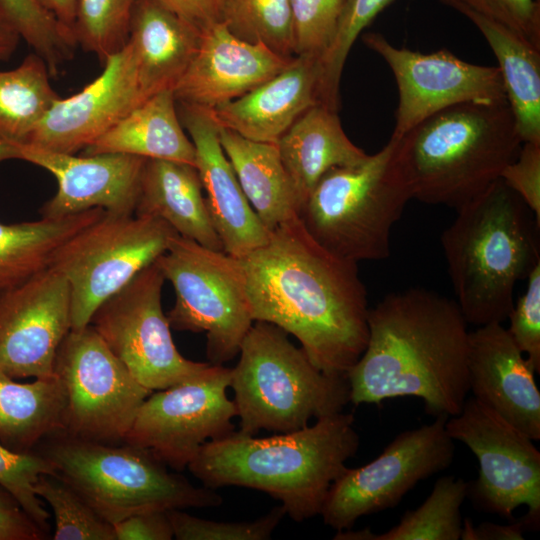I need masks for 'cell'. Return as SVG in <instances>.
<instances>
[{"label":"cell","instance_id":"obj_4","mask_svg":"<svg viewBox=\"0 0 540 540\" xmlns=\"http://www.w3.org/2000/svg\"><path fill=\"white\" fill-rule=\"evenodd\" d=\"M456 211L441 235L455 302L468 324L503 323L516 283L540 261V225L501 179Z\"/></svg>","mask_w":540,"mask_h":540},{"label":"cell","instance_id":"obj_1","mask_svg":"<svg viewBox=\"0 0 540 540\" xmlns=\"http://www.w3.org/2000/svg\"><path fill=\"white\" fill-rule=\"evenodd\" d=\"M240 261L254 321L295 336L322 372L346 376L369 336L367 291L357 263L320 245L299 217L272 230Z\"/></svg>","mask_w":540,"mask_h":540},{"label":"cell","instance_id":"obj_31","mask_svg":"<svg viewBox=\"0 0 540 540\" xmlns=\"http://www.w3.org/2000/svg\"><path fill=\"white\" fill-rule=\"evenodd\" d=\"M106 212L93 208L60 218L0 222V294L49 269L58 249Z\"/></svg>","mask_w":540,"mask_h":540},{"label":"cell","instance_id":"obj_43","mask_svg":"<svg viewBox=\"0 0 540 540\" xmlns=\"http://www.w3.org/2000/svg\"><path fill=\"white\" fill-rule=\"evenodd\" d=\"M540 48L539 0H457Z\"/></svg>","mask_w":540,"mask_h":540},{"label":"cell","instance_id":"obj_20","mask_svg":"<svg viewBox=\"0 0 540 540\" xmlns=\"http://www.w3.org/2000/svg\"><path fill=\"white\" fill-rule=\"evenodd\" d=\"M292 58L242 40L218 21L201 31L196 54L173 93L179 103L213 109L274 77Z\"/></svg>","mask_w":540,"mask_h":540},{"label":"cell","instance_id":"obj_19","mask_svg":"<svg viewBox=\"0 0 540 540\" xmlns=\"http://www.w3.org/2000/svg\"><path fill=\"white\" fill-rule=\"evenodd\" d=\"M17 159L50 172L57 191L40 209L41 217L60 218L93 208L134 214L146 158L103 153L63 154L29 144H16Z\"/></svg>","mask_w":540,"mask_h":540},{"label":"cell","instance_id":"obj_46","mask_svg":"<svg viewBox=\"0 0 540 540\" xmlns=\"http://www.w3.org/2000/svg\"><path fill=\"white\" fill-rule=\"evenodd\" d=\"M48 536L13 495L0 486V540H43Z\"/></svg>","mask_w":540,"mask_h":540},{"label":"cell","instance_id":"obj_39","mask_svg":"<svg viewBox=\"0 0 540 540\" xmlns=\"http://www.w3.org/2000/svg\"><path fill=\"white\" fill-rule=\"evenodd\" d=\"M56 473L53 464L37 451L14 452L0 443V486L19 502L26 513L49 534V513L34 492L41 474Z\"/></svg>","mask_w":540,"mask_h":540},{"label":"cell","instance_id":"obj_26","mask_svg":"<svg viewBox=\"0 0 540 540\" xmlns=\"http://www.w3.org/2000/svg\"><path fill=\"white\" fill-rule=\"evenodd\" d=\"M276 144L300 209L326 172L368 155L348 138L337 111L321 103L305 111Z\"/></svg>","mask_w":540,"mask_h":540},{"label":"cell","instance_id":"obj_17","mask_svg":"<svg viewBox=\"0 0 540 540\" xmlns=\"http://www.w3.org/2000/svg\"><path fill=\"white\" fill-rule=\"evenodd\" d=\"M71 329V288L53 268L0 294V370L13 379L53 375Z\"/></svg>","mask_w":540,"mask_h":540},{"label":"cell","instance_id":"obj_35","mask_svg":"<svg viewBox=\"0 0 540 540\" xmlns=\"http://www.w3.org/2000/svg\"><path fill=\"white\" fill-rule=\"evenodd\" d=\"M0 18L45 61L51 75L73 58L78 44L72 30L35 0H0Z\"/></svg>","mask_w":540,"mask_h":540},{"label":"cell","instance_id":"obj_9","mask_svg":"<svg viewBox=\"0 0 540 540\" xmlns=\"http://www.w3.org/2000/svg\"><path fill=\"white\" fill-rule=\"evenodd\" d=\"M155 263L176 294L170 327L206 332L210 364L232 360L254 323L240 258L176 233Z\"/></svg>","mask_w":540,"mask_h":540},{"label":"cell","instance_id":"obj_21","mask_svg":"<svg viewBox=\"0 0 540 540\" xmlns=\"http://www.w3.org/2000/svg\"><path fill=\"white\" fill-rule=\"evenodd\" d=\"M535 374L502 323L469 331V392L533 441L540 440V392Z\"/></svg>","mask_w":540,"mask_h":540},{"label":"cell","instance_id":"obj_14","mask_svg":"<svg viewBox=\"0 0 540 540\" xmlns=\"http://www.w3.org/2000/svg\"><path fill=\"white\" fill-rule=\"evenodd\" d=\"M448 418L440 415L403 431L373 461L347 467L327 493L324 523L336 531L350 529L358 518L395 507L418 482L448 468L455 453Z\"/></svg>","mask_w":540,"mask_h":540},{"label":"cell","instance_id":"obj_40","mask_svg":"<svg viewBox=\"0 0 540 540\" xmlns=\"http://www.w3.org/2000/svg\"><path fill=\"white\" fill-rule=\"evenodd\" d=\"M174 538L178 540H266L286 515L285 508L274 507L266 515L243 522H217L195 517L182 511H167Z\"/></svg>","mask_w":540,"mask_h":540},{"label":"cell","instance_id":"obj_33","mask_svg":"<svg viewBox=\"0 0 540 540\" xmlns=\"http://www.w3.org/2000/svg\"><path fill=\"white\" fill-rule=\"evenodd\" d=\"M469 483L454 476L439 478L430 495L416 509L408 510L400 522L372 540H459L463 520L461 506Z\"/></svg>","mask_w":540,"mask_h":540},{"label":"cell","instance_id":"obj_32","mask_svg":"<svg viewBox=\"0 0 540 540\" xmlns=\"http://www.w3.org/2000/svg\"><path fill=\"white\" fill-rule=\"evenodd\" d=\"M51 73L36 53L14 69L0 71V142L25 144L60 98L50 83Z\"/></svg>","mask_w":540,"mask_h":540},{"label":"cell","instance_id":"obj_11","mask_svg":"<svg viewBox=\"0 0 540 540\" xmlns=\"http://www.w3.org/2000/svg\"><path fill=\"white\" fill-rule=\"evenodd\" d=\"M66 394L63 432L84 440L120 444L144 400L140 384L89 324L71 329L55 358Z\"/></svg>","mask_w":540,"mask_h":540},{"label":"cell","instance_id":"obj_44","mask_svg":"<svg viewBox=\"0 0 540 540\" xmlns=\"http://www.w3.org/2000/svg\"><path fill=\"white\" fill-rule=\"evenodd\" d=\"M500 179L522 199L540 225V142H523Z\"/></svg>","mask_w":540,"mask_h":540},{"label":"cell","instance_id":"obj_29","mask_svg":"<svg viewBox=\"0 0 540 540\" xmlns=\"http://www.w3.org/2000/svg\"><path fill=\"white\" fill-rule=\"evenodd\" d=\"M219 127V126H218ZM219 140L251 207L272 231L299 214V202L276 143L219 127Z\"/></svg>","mask_w":540,"mask_h":540},{"label":"cell","instance_id":"obj_51","mask_svg":"<svg viewBox=\"0 0 540 540\" xmlns=\"http://www.w3.org/2000/svg\"><path fill=\"white\" fill-rule=\"evenodd\" d=\"M9 159H17L16 145L0 142V163Z\"/></svg>","mask_w":540,"mask_h":540},{"label":"cell","instance_id":"obj_45","mask_svg":"<svg viewBox=\"0 0 540 540\" xmlns=\"http://www.w3.org/2000/svg\"><path fill=\"white\" fill-rule=\"evenodd\" d=\"M167 511H144L114 523L116 540H170L174 538Z\"/></svg>","mask_w":540,"mask_h":540},{"label":"cell","instance_id":"obj_47","mask_svg":"<svg viewBox=\"0 0 540 540\" xmlns=\"http://www.w3.org/2000/svg\"><path fill=\"white\" fill-rule=\"evenodd\" d=\"M200 31L221 21L224 0H157Z\"/></svg>","mask_w":540,"mask_h":540},{"label":"cell","instance_id":"obj_25","mask_svg":"<svg viewBox=\"0 0 540 540\" xmlns=\"http://www.w3.org/2000/svg\"><path fill=\"white\" fill-rule=\"evenodd\" d=\"M195 166L165 159H147L134 214L157 217L179 235L204 247L223 251L212 224Z\"/></svg>","mask_w":540,"mask_h":540},{"label":"cell","instance_id":"obj_37","mask_svg":"<svg viewBox=\"0 0 540 540\" xmlns=\"http://www.w3.org/2000/svg\"><path fill=\"white\" fill-rule=\"evenodd\" d=\"M392 1L344 0L333 40L317 59L320 103L331 109H338L340 80L347 56L365 27Z\"/></svg>","mask_w":540,"mask_h":540},{"label":"cell","instance_id":"obj_12","mask_svg":"<svg viewBox=\"0 0 540 540\" xmlns=\"http://www.w3.org/2000/svg\"><path fill=\"white\" fill-rule=\"evenodd\" d=\"M231 369L209 364L196 375L153 391L124 438L150 451L166 466L184 470L200 447L235 431L234 401L227 397Z\"/></svg>","mask_w":540,"mask_h":540},{"label":"cell","instance_id":"obj_2","mask_svg":"<svg viewBox=\"0 0 540 540\" xmlns=\"http://www.w3.org/2000/svg\"><path fill=\"white\" fill-rule=\"evenodd\" d=\"M366 348L346 376L350 402L420 398L434 416L458 415L469 392V331L457 303L412 287L369 308Z\"/></svg>","mask_w":540,"mask_h":540},{"label":"cell","instance_id":"obj_27","mask_svg":"<svg viewBox=\"0 0 540 540\" xmlns=\"http://www.w3.org/2000/svg\"><path fill=\"white\" fill-rule=\"evenodd\" d=\"M173 90L160 91L82 150V155L119 153L195 166V148L186 135Z\"/></svg>","mask_w":540,"mask_h":540},{"label":"cell","instance_id":"obj_15","mask_svg":"<svg viewBox=\"0 0 540 540\" xmlns=\"http://www.w3.org/2000/svg\"><path fill=\"white\" fill-rule=\"evenodd\" d=\"M445 427L478 460V478L468 489L474 502L508 519L525 505V515L539 524L540 452L533 440L474 397L466 399L461 412L449 417Z\"/></svg>","mask_w":540,"mask_h":540},{"label":"cell","instance_id":"obj_34","mask_svg":"<svg viewBox=\"0 0 540 540\" xmlns=\"http://www.w3.org/2000/svg\"><path fill=\"white\" fill-rule=\"evenodd\" d=\"M221 22L236 37L295 56L289 0H224Z\"/></svg>","mask_w":540,"mask_h":540},{"label":"cell","instance_id":"obj_36","mask_svg":"<svg viewBox=\"0 0 540 540\" xmlns=\"http://www.w3.org/2000/svg\"><path fill=\"white\" fill-rule=\"evenodd\" d=\"M34 492L52 508L54 540H116L113 525L57 473L39 475Z\"/></svg>","mask_w":540,"mask_h":540},{"label":"cell","instance_id":"obj_10","mask_svg":"<svg viewBox=\"0 0 540 540\" xmlns=\"http://www.w3.org/2000/svg\"><path fill=\"white\" fill-rule=\"evenodd\" d=\"M176 233L157 217L106 212L67 240L50 268L70 285L72 329L89 325L97 308L153 264Z\"/></svg>","mask_w":540,"mask_h":540},{"label":"cell","instance_id":"obj_8","mask_svg":"<svg viewBox=\"0 0 540 540\" xmlns=\"http://www.w3.org/2000/svg\"><path fill=\"white\" fill-rule=\"evenodd\" d=\"M411 199L391 136L377 153L326 172L298 217L333 254L356 263L383 260L390 255L392 229Z\"/></svg>","mask_w":540,"mask_h":540},{"label":"cell","instance_id":"obj_18","mask_svg":"<svg viewBox=\"0 0 540 540\" xmlns=\"http://www.w3.org/2000/svg\"><path fill=\"white\" fill-rule=\"evenodd\" d=\"M130 44L109 57L101 74L78 93L59 98L25 144L76 154L145 101Z\"/></svg>","mask_w":540,"mask_h":540},{"label":"cell","instance_id":"obj_13","mask_svg":"<svg viewBox=\"0 0 540 540\" xmlns=\"http://www.w3.org/2000/svg\"><path fill=\"white\" fill-rule=\"evenodd\" d=\"M164 276L154 262L107 299L90 325L132 376L151 391L178 384L209 362L181 355L161 305Z\"/></svg>","mask_w":540,"mask_h":540},{"label":"cell","instance_id":"obj_49","mask_svg":"<svg viewBox=\"0 0 540 540\" xmlns=\"http://www.w3.org/2000/svg\"><path fill=\"white\" fill-rule=\"evenodd\" d=\"M63 25L73 29L78 0H35ZM73 31V30H72Z\"/></svg>","mask_w":540,"mask_h":540},{"label":"cell","instance_id":"obj_16","mask_svg":"<svg viewBox=\"0 0 540 540\" xmlns=\"http://www.w3.org/2000/svg\"><path fill=\"white\" fill-rule=\"evenodd\" d=\"M362 40L394 75L398 89L394 136L457 104L508 102L497 66L469 63L443 49L421 53L399 48L378 32L366 33Z\"/></svg>","mask_w":540,"mask_h":540},{"label":"cell","instance_id":"obj_41","mask_svg":"<svg viewBox=\"0 0 540 540\" xmlns=\"http://www.w3.org/2000/svg\"><path fill=\"white\" fill-rule=\"evenodd\" d=\"M295 56L319 58L331 44L344 0H289Z\"/></svg>","mask_w":540,"mask_h":540},{"label":"cell","instance_id":"obj_24","mask_svg":"<svg viewBox=\"0 0 540 540\" xmlns=\"http://www.w3.org/2000/svg\"><path fill=\"white\" fill-rule=\"evenodd\" d=\"M201 31L157 0H136L129 25L130 44L145 98L173 90L196 54Z\"/></svg>","mask_w":540,"mask_h":540},{"label":"cell","instance_id":"obj_48","mask_svg":"<svg viewBox=\"0 0 540 540\" xmlns=\"http://www.w3.org/2000/svg\"><path fill=\"white\" fill-rule=\"evenodd\" d=\"M526 515L510 524L482 522L474 526L469 519L463 521L462 540H522L524 533L538 529Z\"/></svg>","mask_w":540,"mask_h":540},{"label":"cell","instance_id":"obj_7","mask_svg":"<svg viewBox=\"0 0 540 540\" xmlns=\"http://www.w3.org/2000/svg\"><path fill=\"white\" fill-rule=\"evenodd\" d=\"M37 451L103 519L117 523L150 510L215 507L222 503L214 489L196 487L150 451L84 440L57 432Z\"/></svg>","mask_w":540,"mask_h":540},{"label":"cell","instance_id":"obj_22","mask_svg":"<svg viewBox=\"0 0 540 540\" xmlns=\"http://www.w3.org/2000/svg\"><path fill=\"white\" fill-rule=\"evenodd\" d=\"M178 112L195 148V167L212 224L223 251L242 258L269 239L263 225L248 202L219 140V127L208 109L182 104Z\"/></svg>","mask_w":540,"mask_h":540},{"label":"cell","instance_id":"obj_6","mask_svg":"<svg viewBox=\"0 0 540 540\" xmlns=\"http://www.w3.org/2000/svg\"><path fill=\"white\" fill-rule=\"evenodd\" d=\"M231 369L230 387L240 418L238 432L288 433L343 411L350 402L347 376L316 368L288 333L265 321H254Z\"/></svg>","mask_w":540,"mask_h":540},{"label":"cell","instance_id":"obj_3","mask_svg":"<svg viewBox=\"0 0 540 540\" xmlns=\"http://www.w3.org/2000/svg\"><path fill=\"white\" fill-rule=\"evenodd\" d=\"M354 416L343 411L296 431L256 438L238 431L204 443L188 464L203 486H238L279 500L302 522L320 515L333 482L358 451Z\"/></svg>","mask_w":540,"mask_h":540},{"label":"cell","instance_id":"obj_28","mask_svg":"<svg viewBox=\"0 0 540 540\" xmlns=\"http://www.w3.org/2000/svg\"><path fill=\"white\" fill-rule=\"evenodd\" d=\"M481 32L498 61L507 101L522 142H540V48L457 0H440Z\"/></svg>","mask_w":540,"mask_h":540},{"label":"cell","instance_id":"obj_23","mask_svg":"<svg viewBox=\"0 0 540 540\" xmlns=\"http://www.w3.org/2000/svg\"><path fill=\"white\" fill-rule=\"evenodd\" d=\"M317 57L294 56L278 74L232 101L208 109L215 123L254 141L277 143L319 103Z\"/></svg>","mask_w":540,"mask_h":540},{"label":"cell","instance_id":"obj_50","mask_svg":"<svg viewBox=\"0 0 540 540\" xmlns=\"http://www.w3.org/2000/svg\"><path fill=\"white\" fill-rule=\"evenodd\" d=\"M20 36L0 18V61H8L17 49Z\"/></svg>","mask_w":540,"mask_h":540},{"label":"cell","instance_id":"obj_38","mask_svg":"<svg viewBox=\"0 0 540 540\" xmlns=\"http://www.w3.org/2000/svg\"><path fill=\"white\" fill-rule=\"evenodd\" d=\"M136 0H78L73 34L78 46L101 63L122 50Z\"/></svg>","mask_w":540,"mask_h":540},{"label":"cell","instance_id":"obj_30","mask_svg":"<svg viewBox=\"0 0 540 540\" xmlns=\"http://www.w3.org/2000/svg\"><path fill=\"white\" fill-rule=\"evenodd\" d=\"M66 394L58 376L19 383L0 370V443L29 453L48 436L63 432Z\"/></svg>","mask_w":540,"mask_h":540},{"label":"cell","instance_id":"obj_5","mask_svg":"<svg viewBox=\"0 0 540 540\" xmlns=\"http://www.w3.org/2000/svg\"><path fill=\"white\" fill-rule=\"evenodd\" d=\"M391 136L413 199L455 210L500 179L523 143L508 102L457 104Z\"/></svg>","mask_w":540,"mask_h":540},{"label":"cell","instance_id":"obj_42","mask_svg":"<svg viewBox=\"0 0 540 540\" xmlns=\"http://www.w3.org/2000/svg\"><path fill=\"white\" fill-rule=\"evenodd\" d=\"M523 295L514 303L507 328L521 352L540 373V261L529 273Z\"/></svg>","mask_w":540,"mask_h":540}]
</instances>
